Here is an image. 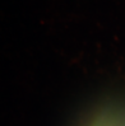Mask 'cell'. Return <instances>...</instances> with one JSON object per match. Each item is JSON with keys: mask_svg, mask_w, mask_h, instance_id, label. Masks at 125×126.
I'll use <instances>...</instances> for the list:
<instances>
[{"mask_svg": "<svg viewBox=\"0 0 125 126\" xmlns=\"http://www.w3.org/2000/svg\"><path fill=\"white\" fill-rule=\"evenodd\" d=\"M98 126H101V125H98Z\"/></svg>", "mask_w": 125, "mask_h": 126, "instance_id": "6da1fadb", "label": "cell"}]
</instances>
